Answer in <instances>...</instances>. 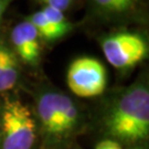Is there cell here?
I'll list each match as a JSON object with an SVG mask.
<instances>
[{"instance_id": "obj_1", "label": "cell", "mask_w": 149, "mask_h": 149, "mask_svg": "<svg viewBox=\"0 0 149 149\" xmlns=\"http://www.w3.org/2000/svg\"><path fill=\"white\" fill-rule=\"evenodd\" d=\"M114 137L135 143L147 138L149 133V92L145 83H135L114 104L107 119Z\"/></svg>"}, {"instance_id": "obj_2", "label": "cell", "mask_w": 149, "mask_h": 149, "mask_svg": "<svg viewBox=\"0 0 149 149\" xmlns=\"http://www.w3.org/2000/svg\"><path fill=\"white\" fill-rule=\"evenodd\" d=\"M38 113L43 129L59 136L69 132L77 120L79 112L69 96L60 92H45L38 101Z\"/></svg>"}, {"instance_id": "obj_3", "label": "cell", "mask_w": 149, "mask_h": 149, "mask_svg": "<svg viewBox=\"0 0 149 149\" xmlns=\"http://www.w3.org/2000/svg\"><path fill=\"white\" fill-rule=\"evenodd\" d=\"M3 149H31L36 123L30 109L18 101L8 102L2 112Z\"/></svg>"}, {"instance_id": "obj_4", "label": "cell", "mask_w": 149, "mask_h": 149, "mask_svg": "<svg viewBox=\"0 0 149 149\" xmlns=\"http://www.w3.org/2000/svg\"><path fill=\"white\" fill-rule=\"evenodd\" d=\"M106 60L116 69H128L148 55V44L143 36L129 31L116 32L102 42Z\"/></svg>"}, {"instance_id": "obj_5", "label": "cell", "mask_w": 149, "mask_h": 149, "mask_svg": "<svg viewBox=\"0 0 149 149\" xmlns=\"http://www.w3.org/2000/svg\"><path fill=\"white\" fill-rule=\"evenodd\" d=\"M66 82L71 92L76 96L95 97L106 88V70L95 58L82 56L69 66Z\"/></svg>"}, {"instance_id": "obj_6", "label": "cell", "mask_w": 149, "mask_h": 149, "mask_svg": "<svg viewBox=\"0 0 149 149\" xmlns=\"http://www.w3.org/2000/svg\"><path fill=\"white\" fill-rule=\"evenodd\" d=\"M147 0H90V16L107 24L144 22Z\"/></svg>"}, {"instance_id": "obj_7", "label": "cell", "mask_w": 149, "mask_h": 149, "mask_svg": "<svg viewBox=\"0 0 149 149\" xmlns=\"http://www.w3.org/2000/svg\"><path fill=\"white\" fill-rule=\"evenodd\" d=\"M11 43L18 56L28 64L36 65L40 60V41L37 30L27 19L19 22L11 31Z\"/></svg>"}, {"instance_id": "obj_8", "label": "cell", "mask_w": 149, "mask_h": 149, "mask_svg": "<svg viewBox=\"0 0 149 149\" xmlns=\"http://www.w3.org/2000/svg\"><path fill=\"white\" fill-rule=\"evenodd\" d=\"M19 76V65L16 54L10 50L6 58L5 64L0 71V92L11 90L16 85Z\"/></svg>"}, {"instance_id": "obj_9", "label": "cell", "mask_w": 149, "mask_h": 149, "mask_svg": "<svg viewBox=\"0 0 149 149\" xmlns=\"http://www.w3.org/2000/svg\"><path fill=\"white\" fill-rule=\"evenodd\" d=\"M26 19L34 27L39 37L44 39L45 41H55L60 39L58 32L55 31V29L52 27V24L49 22L47 17L43 15L41 10L33 12Z\"/></svg>"}, {"instance_id": "obj_10", "label": "cell", "mask_w": 149, "mask_h": 149, "mask_svg": "<svg viewBox=\"0 0 149 149\" xmlns=\"http://www.w3.org/2000/svg\"><path fill=\"white\" fill-rule=\"evenodd\" d=\"M41 11L47 17V19L52 24V27L55 29V31L58 32L60 38L64 37L72 30V23L69 21V19L64 15L63 11L54 9L51 7H44Z\"/></svg>"}, {"instance_id": "obj_11", "label": "cell", "mask_w": 149, "mask_h": 149, "mask_svg": "<svg viewBox=\"0 0 149 149\" xmlns=\"http://www.w3.org/2000/svg\"><path fill=\"white\" fill-rule=\"evenodd\" d=\"M40 1L44 5V7H51L63 12L68 10L73 2V0H40Z\"/></svg>"}, {"instance_id": "obj_12", "label": "cell", "mask_w": 149, "mask_h": 149, "mask_svg": "<svg viewBox=\"0 0 149 149\" xmlns=\"http://www.w3.org/2000/svg\"><path fill=\"white\" fill-rule=\"evenodd\" d=\"M11 49L1 39H0V71L2 69V66H3V64H5V61H6V58H7V55L8 53L10 52Z\"/></svg>"}, {"instance_id": "obj_13", "label": "cell", "mask_w": 149, "mask_h": 149, "mask_svg": "<svg viewBox=\"0 0 149 149\" xmlns=\"http://www.w3.org/2000/svg\"><path fill=\"white\" fill-rule=\"evenodd\" d=\"M95 149H122L120 146L113 140H104L96 146Z\"/></svg>"}, {"instance_id": "obj_14", "label": "cell", "mask_w": 149, "mask_h": 149, "mask_svg": "<svg viewBox=\"0 0 149 149\" xmlns=\"http://www.w3.org/2000/svg\"><path fill=\"white\" fill-rule=\"evenodd\" d=\"M13 0H0V21L2 19L3 15L6 13L7 9L9 8V6L12 3Z\"/></svg>"}]
</instances>
